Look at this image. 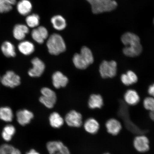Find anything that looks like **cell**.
Returning a JSON list of instances; mask_svg holds the SVG:
<instances>
[{"mask_svg": "<svg viewBox=\"0 0 154 154\" xmlns=\"http://www.w3.org/2000/svg\"><path fill=\"white\" fill-rule=\"evenodd\" d=\"M121 40L125 46L123 49V53L126 56L135 57L142 52L143 48L140 38L137 35L126 32L121 36Z\"/></svg>", "mask_w": 154, "mask_h": 154, "instance_id": "cell-1", "label": "cell"}, {"mask_svg": "<svg viewBox=\"0 0 154 154\" xmlns=\"http://www.w3.org/2000/svg\"><path fill=\"white\" fill-rule=\"evenodd\" d=\"M72 61L77 68L81 70L85 69L94 62L93 54L89 48L84 46L81 50L80 53L75 54Z\"/></svg>", "mask_w": 154, "mask_h": 154, "instance_id": "cell-2", "label": "cell"}, {"mask_svg": "<svg viewBox=\"0 0 154 154\" xmlns=\"http://www.w3.org/2000/svg\"><path fill=\"white\" fill-rule=\"evenodd\" d=\"M48 51L51 55H57L66 51V46L62 36L54 33L50 36L47 42Z\"/></svg>", "mask_w": 154, "mask_h": 154, "instance_id": "cell-3", "label": "cell"}, {"mask_svg": "<svg viewBox=\"0 0 154 154\" xmlns=\"http://www.w3.org/2000/svg\"><path fill=\"white\" fill-rule=\"evenodd\" d=\"M91 5L92 12L98 14L114 10L117 6L114 0H86Z\"/></svg>", "mask_w": 154, "mask_h": 154, "instance_id": "cell-4", "label": "cell"}, {"mask_svg": "<svg viewBox=\"0 0 154 154\" xmlns=\"http://www.w3.org/2000/svg\"><path fill=\"white\" fill-rule=\"evenodd\" d=\"M99 72L103 78H113L117 74V63L114 60L103 61L100 65Z\"/></svg>", "mask_w": 154, "mask_h": 154, "instance_id": "cell-5", "label": "cell"}, {"mask_svg": "<svg viewBox=\"0 0 154 154\" xmlns=\"http://www.w3.org/2000/svg\"><path fill=\"white\" fill-rule=\"evenodd\" d=\"M42 96L39 98V101L48 109H52L56 103L57 97L54 91L51 88L45 87L41 90Z\"/></svg>", "mask_w": 154, "mask_h": 154, "instance_id": "cell-6", "label": "cell"}, {"mask_svg": "<svg viewBox=\"0 0 154 154\" xmlns=\"http://www.w3.org/2000/svg\"><path fill=\"white\" fill-rule=\"evenodd\" d=\"M0 80L3 85L11 88L18 86L21 83L20 77L12 71H7Z\"/></svg>", "mask_w": 154, "mask_h": 154, "instance_id": "cell-7", "label": "cell"}, {"mask_svg": "<svg viewBox=\"0 0 154 154\" xmlns=\"http://www.w3.org/2000/svg\"><path fill=\"white\" fill-rule=\"evenodd\" d=\"M31 63L32 67L28 71L29 75L32 78H37L41 76L45 70V63L37 57L32 59Z\"/></svg>", "mask_w": 154, "mask_h": 154, "instance_id": "cell-8", "label": "cell"}, {"mask_svg": "<svg viewBox=\"0 0 154 154\" xmlns=\"http://www.w3.org/2000/svg\"><path fill=\"white\" fill-rule=\"evenodd\" d=\"M64 120L68 126L72 128H79L82 123V116L78 112L72 110L67 113Z\"/></svg>", "mask_w": 154, "mask_h": 154, "instance_id": "cell-9", "label": "cell"}, {"mask_svg": "<svg viewBox=\"0 0 154 154\" xmlns=\"http://www.w3.org/2000/svg\"><path fill=\"white\" fill-rule=\"evenodd\" d=\"M134 146L137 151L140 153L146 152L149 149V140L145 136L138 135L134 138Z\"/></svg>", "mask_w": 154, "mask_h": 154, "instance_id": "cell-10", "label": "cell"}, {"mask_svg": "<svg viewBox=\"0 0 154 154\" xmlns=\"http://www.w3.org/2000/svg\"><path fill=\"white\" fill-rule=\"evenodd\" d=\"M49 36L47 29L43 26H40L32 30L31 32L32 37L35 41L39 44L44 43Z\"/></svg>", "mask_w": 154, "mask_h": 154, "instance_id": "cell-11", "label": "cell"}, {"mask_svg": "<svg viewBox=\"0 0 154 154\" xmlns=\"http://www.w3.org/2000/svg\"><path fill=\"white\" fill-rule=\"evenodd\" d=\"M16 117L19 124L24 126L30 123L33 118L34 114L32 112L28 109H21L17 112Z\"/></svg>", "mask_w": 154, "mask_h": 154, "instance_id": "cell-12", "label": "cell"}, {"mask_svg": "<svg viewBox=\"0 0 154 154\" xmlns=\"http://www.w3.org/2000/svg\"><path fill=\"white\" fill-rule=\"evenodd\" d=\"M29 32V29L27 25L18 24L15 25L13 30V35L15 39L22 41Z\"/></svg>", "mask_w": 154, "mask_h": 154, "instance_id": "cell-13", "label": "cell"}, {"mask_svg": "<svg viewBox=\"0 0 154 154\" xmlns=\"http://www.w3.org/2000/svg\"><path fill=\"white\" fill-rule=\"evenodd\" d=\"M52 79L53 85L56 88L65 87L69 82L68 78L59 71L54 73L52 76Z\"/></svg>", "mask_w": 154, "mask_h": 154, "instance_id": "cell-14", "label": "cell"}, {"mask_svg": "<svg viewBox=\"0 0 154 154\" xmlns=\"http://www.w3.org/2000/svg\"><path fill=\"white\" fill-rule=\"evenodd\" d=\"M105 126L107 132L113 136L119 134L122 129L121 123L115 119H109L106 122Z\"/></svg>", "mask_w": 154, "mask_h": 154, "instance_id": "cell-15", "label": "cell"}, {"mask_svg": "<svg viewBox=\"0 0 154 154\" xmlns=\"http://www.w3.org/2000/svg\"><path fill=\"white\" fill-rule=\"evenodd\" d=\"M124 99L125 103L131 106L137 105L140 100L137 92L133 89L127 90L124 94Z\"/></svg>", "mask_w": 154, "mask_h": 154, "instance_id": "cell-16", "label": "cell"}, {"mask_svg": "<svg viewBox=\"0 0 154 154\" xmlns=\"http://www.w3.org/2000/svg\"><path fill=\"white\" fill-rule=\"evenodd\" d=\"M32 8V3L29 0H20L17 4V10L19 14L23 16L29 14Z\"/></svg>", "mask_w": 154, "mask_h": 154, "instance_id": "cell-17", "label": "cell"}, {"mask_svg": "<svg viewBox=\"0 0 154 154\" xmlns=\"http://www.w3.org/2000/svg\"><path fill=\"white\" fill-rule=\"evenodd\" d=\"M18 49L20 53L26 56L29 55L35 51V47L32 42L28 40H22L18 45Z\"/></svg>", "mask_w": 154, "mask_h": 154, "instance_id": "cell-18", "label": "cell"}, {"mask_svg": "<svg viewBox=\"0 0 154 154\" xmlns=\"http://www.w3.org/2000/svg\"><path fill=\"white\" fill-rule=\"evenodd\" d=\"M84 126L86 131L91 134L97 133L100 128L99 122L93 118L88 119L85 122Z\"/></svg>", "mask_w": 154, "mask_h": 154, "instance_id": "cell-19", "label": "cell"}, {"mask_svg": "<svg viewBox=\"0 0 154 154\" xmlns=\"http://www.w3.org/2000/svg\"><path fill=\"white\" fill-rule=\"evenodd\" d=\"M121 80L122 83L126 86H130L137 82L138 77L134 72L128 70L121 76Z\"/></svg>", "mask_w": 154, "mask_h": 154, "instance_id": "cell-20", "label": "cell"}, {"mask_svg": "<svg viewBox=\"0 0 154 154\" xmlns=\"http://www.w3.org/2000/svg\"><path fill=\"white\" fill-rule=\"evenodd\" d=\"M2 53L5 57H14L16 55L15 46L9 41L4 42L1 46Z\"/></svg>", "mask_w": 154, "mask_h": 154, "instance_id": "cell-21", "label": "cell"}, {"mask_svg": "<svg viewBox=\"0 0 154 154\" xmlns=\"http://www.w3.org/2000/svg\"><path fill=\"white\" fill-rule=\"evenodd\" d=\"M49 122L50 125L52 128H59L63 126L64 120L58 113L54 112L50 115Z\"/></svg>", "mask_w": 154, "mask_h": 154, "instance_id": "cell-22", "label": "cell"}, {"mask_svg": "<svg viewBox=\"0 0 154 154\" xmlns=\"http://www.w3.org/2000/svg\"><path fill=\"white\" fill-rule=\"evenodd\" d=\"M103 104V98L100 95L92 94L90 96L88 102V107L90 109H100Z\"/></svg>", "mask_w": 154, "mask_h": 154, "instance_id": "cell-23", "label": "cell"}, {"mask_svg": "<svg viewBox=\"0 0 154 154\" xmlns=\"http://www.w3.org/2000/svg\"><path fill=\"white\" fill-rule=\"evenodd\" d=\"M51 21L54 28L57 30H62L66 26V20L60 15L54 16L51 18Z\"/></svg>", "mask_w": 154, "mask_h": 154, "instance_id": "cell-24", "label": "cell"}, {"mask_svg": "<svg viewBox=\"0 0 154 154\" xmlns=\"http://www.w3.org/2000/svg\"><path fill=\"white\" fill-rule=\"evenodd\" d=\"M13 112L9 107L0 108V119L5 122H11L13 118Z\"/></svg>", "mask_w": 154, "mask_h": 154, "instance_id": "cell-25", "label": "cell"}, {"mask_svg": "<svg viewBox=\"0 0 154 154\" xmlns=\"http://www.w3.org/2000/svg\"><path fill=\"white\" fill-rule=\"evenodd\" d=\"M16 132L15 127L12 125H8L5 126L2 132V136L4 140L9 142L12 139Z\"/></svg>", "mask_w": 154, "mask_h": 154, "instance_id": "cell-26", "label": "cell"}, {"mask_svg": "<svg viewBox=\"0 0 154 154\" xmlns=\"http://www.w3.org/2000/svg\"><path fill=\"white\" fill-rule=\"evenodd\" d=\"M64 145L62 142L59 140H53L48 142L47 148L50 154H55Z\"/></svg>", "mask_w": 154, "mask_h": 154, "instance_id": "cell-27", "label": "cell"}, {"mask_svg": "<svg viewBox=\"0 0 154 154\" xmlns=\"http://www.w3.org/2000/svg\"><path fill=\"white\" fill-rule=\"evenodd\" d=\"M40 18L38 15L36 14H29L26 18V22L27 26L30 28H36L39 26Z\"/></svg>", "mask_w": 154, "mask_h": 154, "instance_id": "cell-28", "label": "cell"}, {"mask_svg": "<svg viewBox=\"0 0 154 154\" xmlns=\"http://www.w3.org/2000/svg\"><path fill=\"white\" fill-rule=\"evenodd\" d=\"M16 2V0H0V13L9 12Z\"/></svg>", "mask_w": 154, "mask_h": 154, "instance_id": "cell-29", "label": "cell"}, {"mask_svg": "<svg viewBox=\"0 0 154 154\" xmlns=\"http://www.w3.org/2000/svg\"><path fill=\"white\" fill-rule=\"evenodd\" d=\"M0 154H21L20 150L9 144H2L0 146Z\"/></svg>", "mask_w": 154, "mask_h": 154, "instance_id": "cell-30", "label": "cell"}, {"mask_svg": "<svg viewBox=\"0 0 154 154\" xmlns=\"http://www.w3.org/2000/svg\"><path fill=\"white\" fill-rule=\"evenodd\" d=\"M143 105L144 108L147 110L154 111V98L151 96L146 97L144 100Z\"/></svg>", "mask_w": 154, "mask_h": 154, "instance_id": "cell-31", "label": "cell"}, {"mask_svg": "<svg viewBox=\"0 0 154 154\" xmlns=\"http://www.w3.org/2000/svg\"><path fill=\"white\" fill-rule=\"evenodd\" d=\"M55 154H70L68 148L65 145Z\"/></svg>", "mask_w": 154, "mask_h": 154, "instance_id": "cell-32", "label": "cell"}, {"mask_svg": "<svg viewBox=\"0 0 154 154\" xmlns=\"http://www.w3.org/2000/svg\"><path fill=\"white\" fill-rule=\"evenodd\" d=\"M148 92L151 97L154 98V84L151 85L149 87Z\"/></svg>", "mask_w": 154, "mask_h": 154, "instance_id": "cell-33", "label": "cell"}, {"mask_svg": "<svg viewBox=\"0 0 154 154\" xmlns=\"http://www.w3.org/2000/svg\"><path fill=\"white\" fill-rule=\"evenodd\" d=\"M26 154H40L34 149H31Z\"/></svg>", "mask_w": 154, "mask_h": 154, "instance_id": "cell-34", "label": "cell"}, {"mask_svg": "<svg viewBox=\"0 0 154 154\" xmlns=\"http://www.w3.org/2000/svg\"><path fill=\"white\" fill-rule=\"evenodd\" d=\"M149 116L151 120L154 121V111L150 112Z\"/></svg>", "mask_w": 154, "mask_h": 154, "instance_id": "cell-35", "label": "cell"}, {"mask_svg": "<svg viewBox=\"0 0 154 154\" xmlns=\"http://www.w3.org/2000/svg\"><path fill=\"white\" fill-rule=\"evenodd\" d=\"M109 154V153H105V154Z\"/></svg>", "mask_w": 154, "mask_h": 154, "instance_id": "cell-36", "label": "cell"}, {"mask_svg": "<svg viewBox=\"0 0 154 154\" xmlns=\"http://www.w3.org/2000/svg\"><path fill=\"white\" fill-rule=\"evenodd\" d=\"M1 76H0V80H1Z\"/></svg>", "mask_w": 154, "mask_h": 154, "instance_id": "cell-37", "label": "cell"}, {"mask_svg": "<svg viewBox=\"0 0 154 154\" xmlns=\"http://www.w3.org/2000/svg\"><path fill=\"white\" fill-rule=\"evenodd\" d=\"M153 23H154V20H153Z\"/></svg>", "mask_w": 154, "mask_h": 154, "instance_id": "cell-38", "label": "cell"}]
</instances>
